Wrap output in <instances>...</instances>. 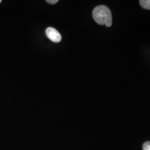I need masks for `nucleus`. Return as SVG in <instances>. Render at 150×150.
<instances>
[{
  "label": "nucleus",
  "instance_id": "obj_1",
  "mask_svg": "<svg viewBox=\"0 0 150 150\" xmlns=\"http://www.w3.org/2000/svg\"><path fill=\"white\" fill-rule=\"evenodd\" d=\"M92 16L94 20L100 25H106L111 27L112 24V16L110 10L107 6H98L92 12Z\"/></svg>",
  "mask_w": 150,
  "mask_h": 150
},
{
  "label": "nucleus",
  "instance_id": "obj_2",
  "mask_svg": "<svg viewBox=\"0 0 150 150\" xmlns=\"http://www.w3.org/2000/svg\"><path fill=\"white\" fill-rule=\"evenodd\" d=\"M47 37L52 42L58 43L62 40V36L59 32L53 27H48L46 30Z\"/></svg>",
  "mask_w": 150,
  "mask_h": 150
},
{
  "label": "nucleus",
  "instance_id": "obj_3",
  "mask_svg": "<svg viewBox=\"0 0 150 150\" xmlns=\"http://www.w3.org/2000/svg\"><path fill=\"white\" fill-rule=\"evenodd\" d=\"M139 4L144 8L146 10H150V0H141Z\"/></svg>",
  "mask_w": 150,
  "mask_h": 150
},
{
  "label": "nucleus",
  "instance_id": "obj_4",
  "mask_svg": "<svg viewBox=\"0 0 150 150\" xmlns=\"http://www.w3.org/2000/svg\"><path fill=\"white\" fill-rule=\"evenodd\" d=\"M143 150H150V141H146L142 146Z\"/></svg>",
  "mask_w": 150,
  "mask_h": 150
},
{
  "label": "nucleus",
  "instance_id": "obj_5",
  "mask_svg": "<svg viewBox=\"0 0 150 150\" xmlns=\"http://www.w3.org/2000/svg\"><path fill=\"white\" fill-rule=\"evenodd\" d=\"M46 1L48 4H51V5H54V4H56V3H57L59 2V0H46Z\"/></svg>",
  "mask_w": 150,
  "mask_h": 150
},
{
  "label": "nucleus",
  "instance_id": "obj_6",
  "mask_svg": "<svg viewBox=\"0 0 150 150\" xmlns=\"http://www.w3.org/2000/svg\"><path fill=\"white\" fill-rule=\"evenodd\" d=\"M1 2H2V1H1V0H0V3H1Z\"/></svg>",
  "mask_w": 150,
  "mask_h": 150
}]
</instances>
